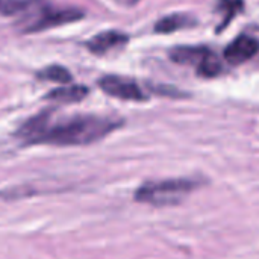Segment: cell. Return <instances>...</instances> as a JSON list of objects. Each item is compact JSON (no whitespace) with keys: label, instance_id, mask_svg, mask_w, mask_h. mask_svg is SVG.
Returning <instances> with one entry per match:
<instances>
[{"label":"cell","instance_id":"6da1fadb","mask_svg":"<svg viewBox=\"0 0 259 259\" xmlns=\"http://www.w3.org/2000/svg\"><path fill=\"white\" fill-rule=\"evenodd\" d=\"M123 123L121 118L103 115H74L53 121V111L47 109L24 121L15 135L24 146H88L111 135Z\"/></svg>","mask_w":259,"mask_h":259},{"label":"cell","instance_id":"7a4b0ae2","mask_svg":"<svg viewBox=\"0 0 259 259\" xmlns=\"http://www.w3.org/2000/svg\"><path fill=\"white\" fill-rule=\"evenodd\" d=\"M202 187L200 178H176L162 181H149L135 191V200L152 206H175L184 202L193 191Z\"/></svg>","mask_w":259,"mask_h":259},{"label":"cell","instance_id":"3957f363","mask_svg":"<svg viewBox=\"0 0 259 259\" xmlns=\"http://www.w3.org/2000/svg\"><path fill=\"white\" fill-rule=\"evenodd\" d=\"M83 18V12L76 8H55L44 0H32L27 14L20 18L23 32H41L61 24L73 23Z\"/></svg>","mask_w":259,"mask_h":259},{"label":"cell","instance_id":"277c9868","mask_svg":"<svg viewBox=\"0 0 259 259\" xmlns=\"http://www.w3.org/2000/svg\"><path fill=\"white\" fill-rule=\"evenodd\" d=\"M170 59L182 65H193L203 77H215L222 71L217 55L205 46H178L170 52Z\"/></svg>","mask_w":259,"mask_h":259},{"label":"cell","instance_id":"5b68a950","mask_svg":"<svg viewBox=\"0 0 259 259\" xmlns=\"http://www.w3.org/2000/svg\"><path fill=\"white\" fill-rule=\"evenodd\" d=\"M99 87L108 96L120 99V100H127V102L147 100V94L143 91V88L134 79H129L124 76H117V74L103 76L99 80Z\"/></svg>","mask_w":259,"mask_h":259},{"label":"cell","instance_id":"8992f818","mask_svg":"<svg viewBox=\"0 0 259 259\" xmlns=\"http://www.w3.org/2000/svg\"><path fill=\"white\" fill-rule=\"evenodd\" d=\"M259 52V41L250 35H240L225 49V59L231 65H241L256 56Z\"/></svg>","mask_w":259,"mask_h":259},{"label":"cell","instance_id":"52a82bcc","mask_svg":"<svg viewBox=\"0 0 259 259\" xmlns=\"http://www.w3.org/2000/svg\"><path fill=\"white\" fill-rule=\"evenodd\" d=\"M129 41V36L118 30H105L94 35L87 41V49L94 55H105L114 49L123 47Z\"/></svg>","mask_w":259,"mask_h":259},{"label":"cell","instance_id":"ba28073f","mask_svg":"<svg viewBox=\"0 0 259 259\" xmlns=\"http://www.w3.org/2000/svg\"><path fill=\"white\" fill-rule=\"evenodd\" d=\"M197 21L193 15L185 14V12H176V14H170L165 15L162 18H159L155 24V32L158 33H171L190 26H194Z\"/></svg>","mask_w":259,"mask_h":259},{"label":"cell","instance_id":"9c48e42d","mask_svg":"<svg viewBox=\"0 0 259 259\" xmlns=\"http://www.w3.org/2000/svg\"><path fill=\"white\" fill-rule=\"evenodd\" d=\"M88 93L90 90L87 87L70 83V85L52 90L50 93H47L46 99L52 102H58V103H77L83 100L88 96Z\"/></svg>","mask_w":259,"mask_h":259},{"label":"cell","instance_id":"30bf717a","mask_svg":"<svg viewBox=\"0 0 259 259\" xmlns=\"http://www.w3.org/2000/svg\"><path fill=\"white\" fill-rule=\"evenodd\" d=\"M244 8V2L243 0H217V12H220L223 15L222 18V24L217 29V32H222L234 17H237Z\"/></svg>","mask_w":259,"mask_h":259},{"label":"cell","instance_id":"8fae6325","mask_svg":"<svg viewBox=\"0 0 259 259\" xmlns=\"http://www.w3.org/2000/svg\"><path fill=\"white\" fill-rule=\"evenodd\" d=\"M39 79L44 80H52V82H58V83H71L73 82V76L71 73L61 65H50L46 67L44 70H41L38 73Z\"/></svg>","mask_w":259,"mask_h":259},{"label":"cell","instance_id":"7c38bea8","mask_svg":"<svg viewBox=\"0 0 259 259\" xmlns=\"http://www.w3.org/2000/svg\"><path fill=\"white\" fill-rule=\"evenodd\" d=\"M30 5H32V0H0V14L17 15L23 18L27 14Z\"/></svg>","mask_w":259,"mask_h":259},{"label":"cell","instance_id":"4fadbf2b","mask_svg":"<svg viewBox=\"0 0 259 259\" xmlns=\"http://www.w3.org/2000/svg\"><path fill=\"white\" fill-rule=\"evenodd\" d=\"M111 2H114V3H115V5H118V6L132 8V6H135L140 0H111Z\"/></svg>","mask_w":259,"mask_h":259}]
</instances>
